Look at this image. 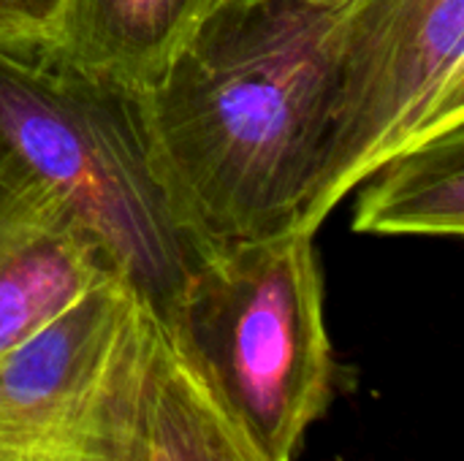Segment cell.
I'll list each match as a JSON object with an SVG mask.
<instances>
[{
    "mask_svg": "<svg viewBox=\"0 0 464 461\" xmlns=\"http://www.w3.org/2000/svg\"><path fill=\"white\" fill-rule=\"evenodd\" d=\"M68 0H0V49L41 54L60 30Z\"/></svg>",
    "mask_w": 464,
    "mask_h": 461,
    "instance_id": "obj_10",
    "label": "cell"
},
{
    "mask_svg": "<svg viewBox=\"0 0 464 461\" xmlns=\"http://www.w3.org/2000/svg\"><path fill=\"white\" fill-rule=\"evenodd\" d=\"M109 274L101 242L0 144V356Z\"/></svg>",
    "mask_w": 464,
    "mask_h": 461,
    "instance_id": "obj_6",
    "label": "cell"
},
{
    "mask_svg": "<svg viewBox=\"0 0 464 461\" xmlns=\"http://www.w3.org/2000/svg\"><path fill=\"white\" fill-rule=\"evenodd\" d=\"M464 122V0H348L332 38L321 166L296 231L318 234L386 158Z\"/></svg>",
    "mask_w": 464,
    "mask_h": 461,
    "instance_id": "obj_5",
    "label": "cell"
},
{
    "mask_svg": "<svg viewBox=\"0 0 464 461\" xmlns=\"http://www.w3.org/2000/svg\"><path fill=\"white\" fill-rule=\"evenodd\" d=\"M166 334L264 459H296L337 389L315 234L220 245L188 277Z\"/></svg>",
    "mask_w": 464,
    "mask_h": 461,
    "instance_id": "obj_3",
    "label": "cell"
},
{
    "mask_svg": "<svg viewBox=\"0 0 464 461\" xmlns=\"http://www.w3.org/2000/svg\"><path fill=\"white\" fill-rule=\"evenodd\" d=\"M226 0H68L54 43L57 62L130 92L147 90Z\"/></svg>",
    "mask_w": 464,
    "mask_h": 461,
    "instance_id": "obj_7",
    "label": "cell"
},
{
    "mask_svg": "<svg viewBox=\"0 0 464 461\" xmlns=\"http://www.w3.org/2000/svg\"><path fill=\"white\" fill-rule=\"evenodd\" d=\"M315 3H321V5H329V8H343L348 0H315Z\"/></svg>",
    "mask_w": 464,
    "mask_h": 461,
    "instance_id": "obj_11",
    "label": "cell"
},
{
    "mask_svg": "<svg viewBox=\"0 0 464 461\" xmlns=\"http://www.w3.org/2000/svg\"><path fill=\"white\" fill-rule=\"evenodd\" d=\"M0 144L71 206L166 329L188 277L218 247L174 209L139 92L46 54L0 49Z\"/></svg>",
    "mask_w": 464,
    "mask_h": 461,
    "instance_id": "obj_2",
    "label": "cell"
},
{
    "mask_svg": "<svg viewBox=\"0 0 464 461\" xmlns=\"http://www.w3.org/2000/svg\"><path fill=\"white\" fill-rule=\"evenodd\" d=\"M144 461H266L160 329L144 408Z\"/></svg>",
    "mask_w": 464,
    "mask_h": 461,
    "instance_id": "obj_9",
    "label": "cell"
},
{
    "mask_svg": "<svg viewBox=\"0 0 464 461\" xmlns=\"http://www.w3.org/2000/svg\"><path fill=\"white\" fill-rule=\"evenodd\" d=\"M128 461H144V448H141V454H136L133 459H128Z\"/></svg>",
    "mask_w": 464,
    "mask_h": 461,
    "instance_id": "obj_12",
    "label": "cell"
},
{
    "mask_svg": "<svg viewBox=\"0 0 464 461\" xmlns=\"http://www.w3.org/2000/svg\"><path fill=\"white\" fill-rule=\"evenodd\" d=\"M337 8L226 0L139 92L160 182L212 250L296 228L318 177Z\"/></svg>",
    "mask_w": 464,
    "mask_h": 461,
    "instance_id": "obj_1",
    "label": "cell"
},
{
    "mask_svg": "<svg viewBox=\"0 0 464 461\" xmlns=\"http://www.w3.org/2000/svg\"><path fill=\"white\" fill-rule=\"evenodd\" d=\"M160 321L120 274L84 288L0 356V461H128Z\"/></svg>",
    "mask_w": 464,
    "mask_h": 461,
    "instance_id": "obj_4",
    "label": "cell"
},
{
    "mask_svg": "<svg viewBox=\"0 0 464 461\" xmlns=\"http://www.w3.org/2000/svg\"><path fill=\"white\" fill-rule=\"evenodd\" d=\"M359 187L353 234L462 239L464 122L411 141Z\"/></svg>",
    "mask_w": 464,
    "mask_h": 461,
    "instance_id": "obj_8",
    "label": "cell"
}]
</instances>
